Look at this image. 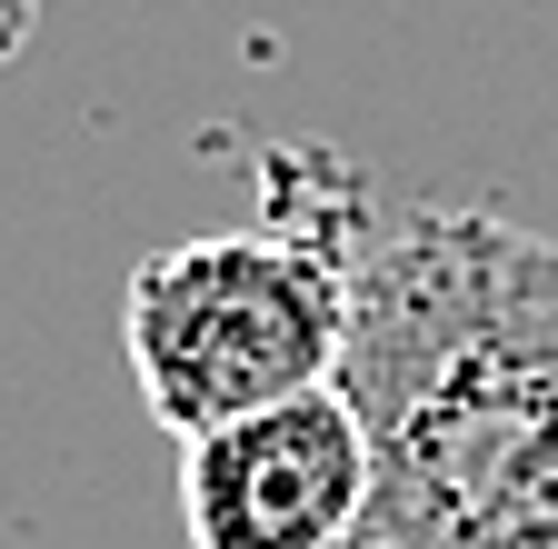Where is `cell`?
Returning <instances> with one entry per match:
<instances>
[{
    "label": "cell",
    "mask_w": 558,
    "mask_h": 549,
    "mask_svg": "<svg viewBox=\"0 0 558 549\" xmlns=\"http://www.w3.org/2000/svg\"><path fill=\"white\" fill-rule=\"evenodd\" d=\"M31 31H40V0H0V71L31 50Z\"/></svg>",
    "instance_id": "cell-4"
},
{
    "label": "cell",
    "mask_w": 558,
    "mask_h": 549,
    "mask_svg": "<svg viewBox=\"0 0 558 549\" xmlns=\"http://www.w3.org/2000/svg\"><path fill=\"white\" fill-rule=\"evenodd\" d=\"M130 380L150 420L190 440L310 399L349 370V260L329 230V160L269 151L259 220L150 250L130 270Z\"/></svg>",
    "instance_id": "cell-2"
},
{
    "label": "cell",
    "mask_w": 558,
    "mask_h": 549,
    "mask_svg": "<svg viewBox=\"0 0 558 549\" xmlns=\"http://www.w3.org/2000/svg\"><path fill=\"white\" fill-rule=\"evenodd\" d=\"M349 370L409 549H558V240L478 200H379L329 160Z\"/></svg>",
    "instance_id": "cell-1"
},
{
    "label": "cell",
    "mask_w": 558,
    "mask_h": 549,
    "mask_svg": "<svg viewBox=\"0 0 558 549\" xmlns=\"http://www.w3.org/2000/svg\"><path fill=\"white\" fill-rule=\"evenodd\" d=\"M369 490H379V450L339 380L190 440L180 460L190 549H349L369 520Z\"/></svg>",
    "instance_id": "cell-3"
},
{
    "label": "cell",
    "mask_w": 558,
    "mask_h": 549,
    "mask_svg": "<svg viewBox=\"0 0 558 549\" xmlns=\"http://www.w3.org/2000/svg\"><path fill=\"white\" fill-rule=\"evenodd\" d=\"M349 549H399V539H379V529H360V539H349Z\"/></svg>",
    "instance_id": "cell-5"
}]
</instances>
